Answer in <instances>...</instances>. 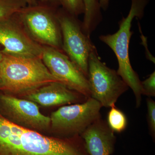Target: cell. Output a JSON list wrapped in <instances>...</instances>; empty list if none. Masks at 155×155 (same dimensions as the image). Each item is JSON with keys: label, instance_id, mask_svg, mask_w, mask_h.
Returning a JSON list of instances; mask_svg holds the SVG:
<instances>
[{"label": "cell", "instance_id": "cell-1", "mask_svg": "<svg viewBox=\"0 0 155 155\" xmlns=\"http://www.w3.org/2000/svg\"><path fill=\"white\" fill-rule=\"evenodd\" d=\"M0 155H89L80 136L57 138L21 127L0 115Z\"/></svg>", "mask_w": 155, "mask_h": 155}, {"label": "cell", "instance_id": "cell-2", "mask_svg": "<svg viewBox=\"0 0 155 155\" xmlns=\"http://www.w3.org/2000/svg\"><path fill=\"white\" fill-rule=\"evenodd\" d=\"M53 82L59 81L50 73L41 58H21L3 53L0 62L2 89L26 95Z\"/></svg>", "mask_w": 155, "mask_h": 155}, {"label": "cell", "instance_id": "cell-3", "mask_svg": "<svg viewBox=\"0 0 155 155\" xmlns=\"http://www.w3.org/2000/svg\"><path fill=\"white\" fill-rule=\"evenodd\" d=\"M149 0H131L130 11L126 17L119 22V29L113 34L101 35V41L107 45L115 53L118 62V74L133 91L135 97L136 107L141 104L142 95L141 81L130 64L129 48L130 39L133 35L131 23L135 17L141 19Z\"/></svg>", "mask_w": 155, "mask_h": 155}, {"label": "cell", "instance_id": "cell-4", "mask_svg": "<svg viewBox=\"0 0 155 155\" xmlns=\"http://www.w3.org/2000/svg\"><path fill=\"white\" fill-rule=\"evenodd\" d=\"M58 9L38 3L35 5L26 6L16 16L34 41L41 45L63 51Z\"/></svg>", "mask_w": 155, "mask_h": 155}, {"label": "cell", "instance_id": "cell-5", "mask_svg": "<svg viewBox=\"0 0 155 155\" xmlns=\"http://www.w3.org/2000/svg\"><path fill=\"white\" fill-rule=\"evenodd\" d=\"M87 79L91 97L105 107L115 106L119 97L129 88L117 71L101 61L96 48L89 57Z\"/></svg>", "mask_w": 155, "mask_h": 155}, {"label": "cell", "instance_id": "cell-6", "mask_svg": "<svg viewBox=\"0 0 155 155\" xmlns=\"http://www.w3.org/2000/svg\"><path fill=\"white\" fill-rule=\"evenodd\" d=\"M57 15L62 37L63 52L87 77L88 59L96 47L84 32L82 22L60 7Z\"/></svg>", "mask_w": 155, "mask_h": 155}, {"label": "cell", "instance_id": "cell-7", "mask_svg": "<svg viewBox=\"0 0 155 155\" xmlns=\"http://www.w3.org/2000/svg\"><path fill=\"white\" fill-rule=\"evenodd\" d=\"M102 106L92 97L84 102L64 105L50 116L51 127L61 135L71 137L81 135L100 117Z\"/></svg>", "mask_w": 155, "mask_h": 155}, {"label": "cell", "instance_id": "cell-8", "mask_svg": "<svg viewBox=\"0 0 155 155\" xmlns=\"http://www.w3.org/2000/svg\"><path fill=\"white\" fill-rule=\"evenodd\" d=\"M41 59L50 73L69 88L91 97L87 77L63 51L43 46Z\"/></svg>", "mask_w": 155, "mask_h": 155}, {"label": "cell", "instance_id": "cell-9", "mask_svg": "<svg viewBox=\"0 0 155 155\" xmlns=\"http://www.w3.org/2000/svg\"><path fill=\"white\" fill-rule=\"evenodd\" d=\"M0 45L4 54L21 58H41L43 46L28 35L16 14L0 21Z\"/></svg>", "mask_w": 155, "mask_h": 155}, {"label": "cell", "instance_id": "cell-10", "mask_svg": "<svg viewBox=\"0 0 155 155\" xmlns=\"http://www.w3.org/2000/svg\"><path fill=\"white\" fill-rule=\"evenodd\" d=\"M0 101L8 118L16 125L32 130H45L51 127V118L41 113L36 103L9 95H2Z\"/></svg>", "mask_w": 155, "mask_h": 155}, {"label": "cell", "instance_id": "cell-11", "mask_svg": "<svg viewBox=\"0 0 155 155\" xmlns=\"http://www.w3.org/2000/svg\"><path fill=\"white\" fill-rule=\"evenodd\" d=\"M26 96L28 100L45 107L82 103L88 99L60 82L48 84Z\"/></svg>", "mask_w": 155, "mask_h": 155}, {"label": "cell", "instance_id": "cell-12", "mask_svg": "<svg viewBox=\"0 0 155 155\" xmlns=\"http://www.w3.org/2000/svg\"><path fill=\"white\" fill-rule=\"evenodd\" d=\"M89 155H111L115 150L116 136L101 117L81 134Z\"/></svg>", "mask_w": 155, "mask_h": 155}, {"label": "cell", "instance_id": "cell-13", "mask_svg": "<svg viewBox=\"0 0 155 155\" xmlns=\"http://www.w3.org/2000/svg\"><path fill=\"white\" fill-rule=\"evenodd\" d=\"M84 17L82 26L85 33L90 37L92 33L102 20L98 0H83Z\"/></svg>", "mask_w": 155, "mask_h": 155}, {"label": "cell", "instance_id": "cell-14", "mask_svg": "<svg viewBox=\"0 0 155 155\" xmlns=\"http://www.w3.org/2000/svg\"><path fill=\"white\" fill-rule=\"evenodd\" d=\"M107 118V124L115 133H121L126 129L127 124V117L116 106L111 107Z\"/></svg>", "mask_w": 155, "mask_h": 155}, {"label": "cell", "instance_id": "cell-15", "mask_svg": "<svg viewBox=\"0 0 155 155\" xmlns=\"http://www.w3.org/2000/svg\"><path fill=\"white\" fill-rule=\"evenodd\" d=\"M27 6L25 0H0V21L13 17Z\"/></svg>", "mask_w": 155, "mask_h": 155}, {"label": "cell", "instance_id": "cell-16", "mask_svg": "<svg viewBox=\"0 0 155 155\" xmlns=\"http://www.w3.org/2000/svg\"><path fill=\"white\" fill-rule=\"evenodd\" d=\"M61 8L72 16L78 17L84 14L83 0H61Z\"/></svg>", "mask_w": 155, "mask_h": 155}, {"label": "cell", "instance_id": "cell-17", "mask_svg": "<svg viewBox=\"0 0 155 155\" xmlns=\"http://www.w3.org/2000/svg\"><path fill=\"white\" fill-rule=\"evenodd\" d=\"M147 121L151 135L153 138L155 137V102L149 97L147 99Z\"/></svg>", "mask_w": 155, "mask_h": 155}, {"label": "cell", "instance_id": "cell-18", "mask_svg": "<svg viewBox=\"0 0 155 155\" xmlns=\"http://www.w3.org/2000/svg\"><path fill=\"white\" fill-rule=\"evenodd\" d=\"M142 95L149 97L155 96V72L154 71L149 77L141 81Z\"/></svg>", "mask_w": 155, "mask_h": 155}, {"label": "cell", "instance_id": "cell-19", "mask_svg": "<svg viewBox=\"0 0 155 155\" xmlns=\"http://www.w3.org/2000/svg\"><path fill=\"white\" fill-rule=\"evenodd\" d=\"M39 4L48 6L55 9L61 7V0H38Z\"/></svg>", "mask_w": 155, "mask_h": 155}, {"label": "cell", "instance_id": "cell-20", "mask_svg": "<svg viewBox=\"0 0 155 155\" xmlns=\"http://www.w3.org/2000/svg\"><path fill=\"white\" fill-rule=\"evenodd\" d=\"M110 1V0H99V3L101 9H102L104 11H106L109 7Z\"/></svg>", "mask_w": 155, "mask_h": 155}, {"label": "cell", "instance_id": "cell-21", "mask_svg": "<svg viewBox=\"0 0 155 155\" xmlns=\"http://www.w3.org/2000/svg\"><path fill=\"white\" fill-rule=\"evenodd\" d=\"M27 3V5L33 6L37 5L38 3V0H25Z\"/></svg>", "mask_w": 155, "mask_h": 155}, {"label": "cell", "instance_id": "cell-22", "mask_svg": "<svg viewBox=\"0 0 155 155\" xmlns=\"http://www.w3.org/2000/svg\"><path fill=\"white\" fill-rule=\"evenodd\" d=\"M1 48H2V47L0 45V62L2 61L3 57V53L2 52V49Z\"/></svg>", "mask_w": 155, "mask_h": 155}]
</instances>
